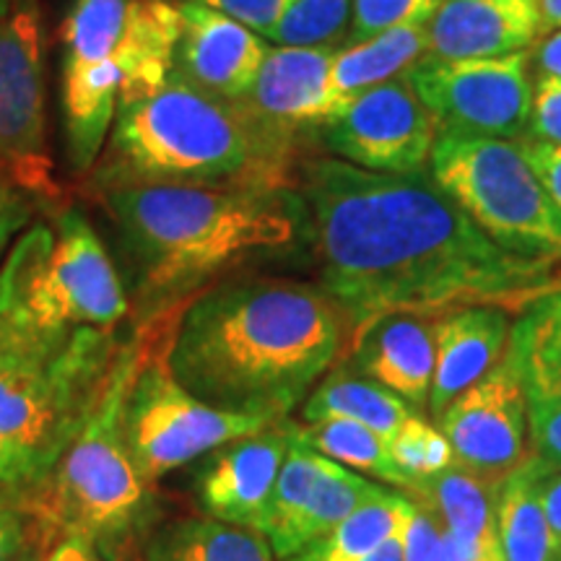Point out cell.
Listing matches in <instances>:
<instances>
[{
	"instance_id": "obj_28",
	"label": "cell",
	"mask_w": 561,
	"mask_h": 561,
	"mask_svg": "<svg viewBox=\"0 0 561 561\" xmlns=\"http://www.w3.org/2000/svg\"><path fill=\"white\" fill-rule=\"evenodd\" d=\"M291 437L310 450L351 468V471L367 476V479L385 481L401 491L409 489V479L392 460L388 439L367 430V426L356 424V421L325 419L312 421V424L291 421Z\"/></svg>"
},
{
	"instance_id": "obj_31",
	"label": "cell",
	"mask_w": 561,
	"mask_h": 561,
	"mask_svg": "<svg viewBox=\"0 0 561 561\" xmlns=\"http://www.w3.org/2000/svg\"><path fill=\"white\" fill-rule=\"evenodd\" d=\"M439 0H351V37L364 42L396 26L426 24Z\"/></svg>"
},
{
	"instance_id": "obj_11",
	"label": "cell",
	"mask_w": 561,
	"mask_h": 561,
	"mask_svg": "<svg viewBox=\"0 0 561 561\" xmlns=\"http://www.w3.org/2000/svg\"><path fill=\"white\" fill-rule=\"evenodd\" d=\"M530 53L489 60L421 58L405 70L413 91L442 130L517 138L528 128Z\"/></svg>"
},
{
	"instance_id": "obj_9",
	"label": "cell",
	"mask_w": 561,
	"mask_h": 561,
	"mask_svg": "<svg viewBox=\"0 0 561 561\" xmlns=\"http://www.w3.org/2000/svg\"><path fill=\"white\" fill-rule=\"evenodd\" d=\"M271 419L214 409L174 380L164 351L146 348L123 409V437L149 486L216 447L261 432Z\"/></svg>"
},
{
	"instance_id": "obj_34",
	"label": "cell",
	"mask_w": 561,
	"mask_h": 561,
	"mask_svg": "<svg viewBox=\"0 0 561 561\" xmlns=\"http://www.w3.org/2000/svg\"><path fill=\"white\" fill-rule=\"evenodd\" d=\"M193 3L227 13V16L268 39V34L276 30L278 19L284 16L291 0H193Z\"/></svg>"
},
{
	"instance_id": "obj_2",
	"label": "cell",
	"mask_w": 561,
	"mask_h": 561,
	"mask_svg": "<svg viewBox=\"0 0 561 561\" xmlns=\"http://www.w3.org/2000/svg\"><path fill=\"white\" fill-rule=\"evenodd\" d=\"M351 339L348 314L320 284L240 276L187 299L161 351L174 380L198 401L278 421L341 364Z\"/></svg>"
},
{
	"instance_id": "obj_22",
	"label": "cell",
	"mask_w": 561,
	"mask_h": 561,
	"mask_svg": "<svg viewBox=\"0 0 561 561\" xmlns=\"http://www.w3.org/2000/svg\"><path fill=\"white\" fill-rule=\"evenodd\" d=\"M502 483L486 481L453 462L445 471L416 479L403 491L416 507L426 510L442 528L460 538L496 541V496Z\"/></svg>"
},
{
	"instance_id": "obj_15",
	"label": "cell",
	"mask_w": 561,
	"mask_h": 561,
	"mask_svg": "<svg viewBox=\"0 0 561 561\" xmlns=\"http://www.w3.org/2000/svg\"><path fill=\"white\" fill-rule=\"evenodd\" d=\"M289 447L291 419H278L203 455L193 479L198 507L214 520L261 533Z\"/></svg>"
},
{
	"instance_id": "obj_20",
	"label": "cell",
	"mask_w": 561,
	"mask_h": 561,
	"mask_svg": "<svg viewBox=\"0 0 561 561\" xmlns=\"http://www.w3.org/2000/svg\"><path fill=\"white\" fill-rule=\"evenodd\" d=\"M348 367L426 413L434 380V320L426 314H388L354 335Z\"/></svg>"
},
{
	"instance_id": "obj_1",
	"label": "cell",
	"mask_w": 561,
	"mask_h": 561,
	"mask_svg": "<svg viewBox=\"0 0 561 561\" xmlns=\"http://www.w3.org/2000/svg\"><path fill=\"white\" fill-rule=\"evenodd\" d=\"M301 201L320 286L348 314L354 335L388 314L523 310L561 289L559 261L489 240L424 172L382 174L335 157L312 159L301 167Z\"/></svg>"
},
{
	"instance_id": "obj_40",
	"label": "cell",
	"mask_w": 561,
	"mask_h": 561,
	"mask_svg": "<svg viewBox=\"0 0 561 561\" xmlns=\"http://www.w3.org/2000/svg\"><path fill=\"white\" fill-rule=\"evenodd\" d=\"M543 510L546 520H549L553 553H557V561H561V471L543 479Z\"/></svg>"
},
{
	"instance_id": "obj_19",
	"label": "cell",
	"mask_w": 561,
	"mask_h": 561,
	"mask_svg": "<svg viewBox=\"0 0 561 561\" xmlns=\"http://www.w3.org/2000/svg\"><path fill=\"white\" fill-rule=\"evenodd\" d=\"M541 32L536 0H439L426 21V58H504L528 50Z\"/></svg>"
},
{
	"instance_id": "obj_8",
	"label": "cell",
	"mask_w": 561,
	"mask_h": 561,
	"mask_svg": "<svg viewBox=\"0 0 561 561\" xmlns=\"http://www.w3.org/2000/svg\"><path fill=\"white\" fill-rule=\"evenodd\" d=\"M432 182L504 250L561 263V210L520 146L507 138L439 130Z\"/></svg>"
},
{
	"instance_id": "obj_25",
	"label": "cell",
	"mask_w": 561,
	"mask_h": 561,
	"mask_svg": "<svg viewBox=\"0 0 561 561\" xmlns=\"http://www.w3.org/2000/svg\"><path fill=\"white\" fill-rule=\"evenodd\" d=\"M413 413L416 411L409 403L392 396L382 385L367 380L359 371L351 369L348 364H335L301 403V421L305 424L325 419H346L367 426V430L377 432L385 439H390L398 432V426Z\"/></svg>"
},
{
	"instance_id": "obj_18",
	"label": "cell",
	"mask_w": 561,
	"mask_h": 561,
	"mask_svg": "<svg viewBox=\"0 0 561 561\" xmlns=\"http://www.w3.org/2000/svg\"><path fill=\"white\" fill-rule=\"evenodd\" d=\"M335 53L333 45L271 47L255 83L240 102L289 140L307 125L320 128L351 100L333 83Z\"/></svg>"
},
{
	"instance_id": "obj_38",
	"label": "cell",
	"mask_w": 561,
	"mask_h": 561,
	"mask_svg": "<svg viewBox=\"0 0 561 561\" xmlns=\"http://www.w3.org/2000/svg\"><path fill=\"white\" fill-rule=\"evenodd\" d=\"M434 561H502V553L500 543H483L471 541V538H460L439 525Z\"/></svg>"
},
{
	"instance_id": "obj_3",
	"label": "cell",
	"mask_w": 561,
	"mask_h": 561,
	"mask_svg": "<svg viewBox=\"0 0 561 561\" xmlns=\"http://www.w3.org/2000/svg\"><path fill=\"white\" fill-rule=\"evenodd\" d=\"M128 265L138 328L178 312L237 265L310 237L301 195L263 185H125L96 193Z\"/></svg>"
},
{
	"instance_id": "obj_10",
	"label": "cell",
	"mask_w": 561,
	"mask_h": 561,
	"mask_svg": "<svg viewBox=\"0 0 561 561\" xmlns=\"http://www.w3.org/2000/svg\"><path fill=\"white\" fill-rule=\"evenodd\" d=\"M0 182L55 198L45 117V50L39 11L13 0L0 13Z\"/></svg>"
},
{
	"instance_id": "obj_33",
	"label": "cell",
	"mask_w": 561,
	"mask_h": 561,
	"mask_svg": "<svg viewBox=\"0 0 561 561\" xmlns=\"http://www.w3.org/2000/svg\"><path fill=\"white\" fill-rule=\"evenodd\" d=\"M530 138L561 146V81L538 79L533 87V104L528 121Z\"/></svg>"
},
{
	"instance_id": "obj_36",
	"label": "cell",
	"mask_w": 561,
	"mask_h": 561,
	"mask_svg": "<svg viewBox=\"0 0 561 561\" xmlns=\"http://www.w3.org/2000/svg\"><path fill=\"white\" fill-rule=\"evenodd\" d=\"M439 523L426 510L413 504L409 525L403 530V561H434Z\"/></svg>"
},
{
	"instance_id": "obj_7",
	"label": "cell",
	"mask_w": 561,
	"mask_h": 561,
	"mask_svg": "<svg viewBox=\"0 0 561 561\" xmlns=\"http://www.w3.org/2000/svg\"><path fill=\"white\" fill-rule=\"evenodd\" d=\"M117 346L115 331L96 328L60 348L0 331V445L24 462L30 491L50 476L100 401Z\"/></svg>"
},
{
	"instance_id": "obj_5",
	"label": "cell",
	"mask_w": 561,
	"mask_h": 561,
	"mask_svg": "<svg viewBox=\"0 0 561 561\" xmlns=\"http://www.w3.org/2000/svg\"><path fill=\"white\" fill-rule=\"evenodd\" d=\"M151 325L115 351L100 401L39 486L24 491L45 538L76 536L107 561H133L157 528L153 486L140 479L123 437V409Z\"/></svg>"
},
{
	"instance_id": "obj_14",
	"label": "cell",
	"mask_w": 561,
	"mask_h": 561,
	"mask_svg": "<svg viewBox=\"0 0 561 561\" xmlns=\"http://www.w3.org/2000/svg\"><path fill=\"white\" fill-rule=\"evenodd\" d=\"M458 466L502 483L530 455L528 413L515 364L504 359L437 419Z\"/></svg>"
},
{
	"instance_id": "obj_23",
	"label": "cell",
	"mask_w": 561,
	"mask_h": 561,
	"mask_svg": "<svg viewBox=\"0 0 561 561\" xmlns=\"http://www.w3.org/2000/svg\"><path fill=\"white\" fill-rule=\"evenodd\" d=\"M263 533L214 517H182L157 525L146 538L140 561H276Z\"/></svg>"
},
{
	"instance_id": "obj_26",
	"label": "cell",
	"mask_w": 561,
	"mask_h": 561,
	"mask_svg": "<svg viewBox=\"0 0 561 561\" xmlns=\"http://www.w3.org/2000/svg\"><path fill=\"white\" fill-rule=\"evenodd\" d=\"M430 34L426 24H405L375 37L354 42L346 50L335 53L333 83L343 96H356L362 91L380 87L426 58Z\"/></svg>"
},
{
	"instance_id": "obj_37",
	"label": "cell",
	"mask_w": 561,
	"mask_h": 561,
	"mask_svg": "<svg viewBox=\"0 0 561 561\" xmlns=\"http://www.w3.org/2000/svg\"><path fill=\"white\" fill-rule=\"evenodd\" d=\"M32 219V203L30 193L19 191V187L0 182V257L9 250L13 237L26 227Z\"/></svg>"
},
{
	"instance_id": "obj_4",
	"label": "cell",
	"mask_w": 561,
	"mask_h": 561,
	"mask_svg": "<svg viewBox=\"0 0 561 561\" xmlns=\"http://www.w3.org/2000/svg\"><path fill=\"white\" fill-rule=\"evenodd\" d=\"M291 140L224 100L170 73L157 91L117 104L91 191L125 185L286 187Z\"/></svg>"
},
{
	"instance_id": "obj_24",
	"label": "cell",
	"mask_w": 561,
	"mask_h": 561,
	"mask_svg": "<svg viewBox=\"0 0 561 561\" xmlns=\"http://www.w3.org/2000/svg\"><path fill=\"white\" fill-rule=\"evenodd\" d=\"M549 471L525 458L502 481L496 496V541L502 561H557L543 510V479Z\"/></svg>"
},
{
	"instance_id": "obj_16",
	"label": "cell",
	"mask_w": 561,
	"mask_h": 561,
	"mask_svg": "<svg viewBox=\"0 0 561 561\" xmlns=\"http://www.w3.org/2000/svg\"><path fill=\"white\" fill-rule=\"evenodd\" d=\"M528 413L530 458L549 473L561 471V289L528 301L510 331Z\"/></svg>"
},
{
	"instance_id": "obj_41",
	"label": "cell",
	"mask_w": 561,
	"mask_h": 561,
	"mask_svg": "<svg viewBox=\"0 0 561 561\" xmlns=\"http://www.w3.org/2000/svg\"><path fill=\"white\" fill-rule=\"evenodd\" d=\"M530 60L538 70V79L561 81V30H553L549 37L541 39V45L530 55Z\"/></svg>"
},
{
	"instance_id": "obj_30",
	"label": "cell",
	"mask_w": 561,
	"mask_h": 561,
	"mask_svg": "<svg viewBox=\"0 0 561 561\" xmlns=\"http://www.w3.org/2000/svg\"><path fill=\"white\" fill-rule=\"evenodd\" d=\"M388 447L396 466L409 479V486L416 479L445 471L455 462L453 447L445 434L419 413H413L398 426V432L388 439Z\"/></svg>"
},
{
	"instance_id": "obj_39",
	"label": "cell",
	"mask_w": 561,
	"mask_h": 561,
	"mask_svg": "<svg viewBox=\"0 0 561 561\" xmlns=\"http://www.w3.org/2000/svg\"><path fill=\"white\" fill-rule=\"evenodd\" d=\"M45 561H107L94 546L81 541L76 536L50 538V546L45 549Z\"/></svg>"
},
{
	"instance_id": "obj_32",
	"label": "cell",
	"mask_w": 561,
	"mask_h": 561,
	"mask_svg": "<svg viewBox=\"0 0 561 561\" xmlns=\"http://www.w3.org/2000/svg\"><path fill=\"white\" fill-rule=\"evenodd\" d=\"M39 520L21 489H0V561H19L37 543Z\"/></svg>"
},
{
	"instance_id": "obj_43",
	"label": "cell",
	"mask_w": 561,
	"mask_h": 561,
	"mask_svg": "<svg viewBox=\"0 0 561 561\" xmlns=\"http://www.w3.org/2000/svg\"><path fill=\"white\" fill-rule=\"evenodd\" d=\"M536 3L541 11V30H561V0H536Z\"/></svg>"
},
{
	"instance_id": "obj_42",
	"label": "cell",
	"mask_w": 561,
	"mask_h": 561,
	"mask_svg": "<svg viewBox=\"0 0 561 561\" xmlns=\"http://www.w3.org/2000/svg\"><path fill=\"white\" fill-rule=\"evenodd\" d=\"M32 481L26 473L24 462L16 453H11L9 447L0 445V489H24L30 491Z\"/></svg>"
},
{
	"instance_id": "obj_27",
	"label": "cell",
	"mask_w": 561,
	"mask_h": 561,
	"mask_svg": "<svg viewBox=\"0 0 561 561\" xmlns=\"http://www.w3.org/2000/svg\"><path fill=\"white\" fill-rule=\"evenodd\" d=\"M411 512L413 502L409 496L403 491L388 489L377 500L351 512L346 520H341L307 549L284 561H362L390 538H401Z\"/></svg>"
},
{
	"instance_id": "obj_6",
	"label": "cell",
	"mask_w": 561,
	"mask_h": 561,
	"mask_svg": "<svg viewBox=\"0 0 561 561\" xmlns=\"http://www.w3.org/2000/svg\"><path fill=\"white\" fill-rule=\"evenodd\" d=\"M128 314L117 265L76 208L53 227L26 229L0 265V322L39 341L68 343L87 328L115 331Z\"/></svg>"
},
{
	"instance_id": "obj_46",
	"label": "cell",
	"mask_w": 561,
	"mask_h": 561,
	"mask_svg": "<svg viewBox=\"0 0 561 561\" xmlns=\"http://www.w3.org/2000/svg\"><path fill=\"white\" fill-rule=\"evenodd\" d=\"M9 5H11V0H0V13L9 11Z\"/></svg>"
},
{
	"instance_id": "obj_29",
	"label": "cell",
	"mask_w": 561,
	"mask_h": 561,
	"mask_svg": "<svg viewBox=\"0 0 561 561\" xmlns=\"http://www.w3.org/2000/svg\"><path fill=\"white\" fill-rule=\"evenodd\" d=\"M348 21L351 0H291L268 39L278 47L333 45L343 37Z\"/></svg>"
},
{
	"instance_id": "obj_12",
	"label": "cell",
	"mask_w": 561,
	"mask_h": 561,
	"mask_svg": "<svg viewBox=\"0 0 561 561\" xmlns=\"http://www.w3.org/2000/svg\"><path fill=\"white\" fill-rule=\"evenodd\" d=\"M335 159L382 174H419L430 164L439 125L413 91L409 76L351 96L346 107L320 125Z\"/></svg>"
},
{
	"instance_id": "obj_35",
	"label": "cell",
	"mask_w": 561,
	"mask_h": 561,
	"mask_svg": "<svg viewBox=\"0 0 561 561\" xmlns=\"http://www.w3.org/2000/svg\"><path fill=\"white\" fill-rule=\"evenodd\" d=\"M520 151L525 153V159H528L536 178L541 180L543 191L549 193V198L557 203V208L561 210V146L528 138L520 144Z\"/></svg>"
},
{
	"instance_id": "obj_13",
	"label": "cell",
	"mask_w": 561,
	"mask_h": 561,
	"mask_svg": "<svg viewBox=\"0 0 561 561\" xmlns=\"http://www.w3.org/2000/svg\"><path fill=\"white\" fill-rule=\"evenodd\" d=\"M385 491L388 486L369 481L367 476L351 471L291 437L261 533L284 561Z\"/></svg>"
},
{
	"instance_id": "obj_21",
	"label": "cell",
	"mask_w": 561,
	"mask_h": 561,
	"mask_svg": "<svg viewBox=\"0 0 561 561\" xmlns=\"http://www.w3.org/2000/svg\"><path fill=\"white\" fill-rule=\"evenodd\" d=\"M512 322L504 307H460L434 318V380L426 413L437 421L455 398L504 359Z\"/></svg>"
},
{
	"instance_id": "obj_44",
	"label": "cell",
	"mask_w": 561,
	"mask_h": 561,
	"mask_svg": "<svg viewBox=\"0 0 561 561\" xmlns=\"http://www.w3.org/2000/svg\"><path fill=\"white\" fill-rule=\"evenodd\" d=\"M362 561H403V536L390 538L388 543H382L380 549L371 551L369 557H364Z\"/></svg>"
},
{
	"instance_id": "obj_17",
	"label": "cell",
	"mask_w": 561,
	"mask_h": 561,
	"mask_svg": "<svg viewBox=\"0 0 561 561\" xmlns=\"http://www.w3.org/2000/svg\"><path fill=\"white\" fill-rule=\"evenodd\" d=\"M178 9L180 37L170 73L208 94L242 100L268 58V42L250 26L208 5L185 0Z\"/></svg>"
},
{
	"instance_id": "obj_45",
	"label": "cell",
	"mask_w": 561,
	"mask_h": 561,
	"mask_svg": "<svg viewBox=\"0 0 561 561\" xmlns=\"http://www.w3.org/2000/svg\"><path fill=\"white\" fill-rule=\"evenodd\" d=\"M19 561H45V549H42L39 543H34L30 551L24 553V557H21Z\"/></svg>"
}]
</instances>
